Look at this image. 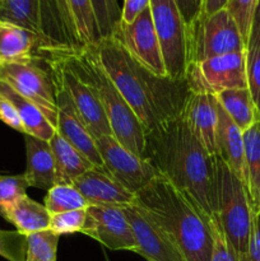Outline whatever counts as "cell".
Returning a JSON list of instances; mask_svg holds the SVG:
<instances>
[{"label": "cell", "mask_w": 260, "mask_h": 261, "mask_svg": "<svg viewBox=\"0 0 260 261\" xmlns=\"http://www.w3.org/2000/svg\"><path fill=\"white\" fill-rule=\"evenodd\" d=\"M51 214L46 206L38 204L28 195L23 196L7 217V221H9L17 231L24 236L48 229Z\"/></svg>", "instance_id": "d4e9b609"}, {"label": "cell", "mask_w": 260, "mask_h": 261, "mask_svg": "<svg viewBox=\"0 0 260 261\" xmlns=\"http://www.w3.org/2000/svg\"><path fill=\"white\" fill-rule=\"evenodd\" d=\"M209 226L213 237V251H212L211 261H240L231 242L224 234L218 219L214 216L211 217Z\"/></svg>", "instance_id": "e575fe53"}, {"label": "cell", "mask_w": 260, "mask_h": 261, "mask_svg": "<svg viewBox=\"0 0 260 261\" xmlns=\"http://www.w3.org/2000/svg\"><path fill=\"white\" fill-rule=\"evenodd\" d=\"M222 109L227 112L232 121L242 130L249 129L257 120H260L259 112L252 101L249 88L227 89L214 94Z\"/></svg>", "instance_id": "cb8c5ba5"}, {"label": "cell", "mask_w": 260, "mask_h": 261, "mask_svg": "<svg viewBox=\"0 0 260 261\" xmlns=\"http://www.w3.org/2000/svg\"><path fill=\"white\" fill-rule=\"evenodd\" d=\"M244 51L247 50L241 33L227 9L212 15L200 14L188 27L189 66L216 56Z\"/></svg>", "instance_id": "8992f818"}, {"label": "cell", "mask_w": 260, "mask_h": 261, "mask_svg": "<svg viewBox=\"0 0 260 261\" xmlns=\"http://www.w3.org/2000/svg\"><path fill=\"white\" fill-rule=\"evenodd\" d=\"M27 152V170L24 176L28 185L48 191L56 185L55 161L53 150L46 140L24 134Z\"/></svg>", "instance_id": "d6986e66"}, {"label": "cell", "mask_w": 260, "mask_h": 261, "mask_svg": "<svg viewBox=\"0 0 260 261\" xmlns=\"http://www.w3.org/2000/svg\"><path fill=\"white\" fill-rule=\"evenodd\" d=\"M183 116L204 149L209 154H216V97L204 92L190 91L184 106Z\"/></svg>", "instance_id": "e0dca14e"}, {"label": "cell", "mask_w": 260, "mask_h": 261, "mask_svg": "<svg viewBox=\"0 0 260 261\" xmlns=\"http://www.w3.org/2000/svg\"><path fill=\"white\" fill-rule=\"evenodd\" d=\"M125 217L134 232L138 251L148 261H185L177 247L152 221L132 205L122 206Z\"/></svg>", "instance_id": "9a60e30c"}, {"label": "cell", "mask_w": 260, "mask_h": 261, "mask_svg": "<svg viewBox=\"0 0 260 261\" xmlns=\"http://www.w3.org/2000/svg\"><path fill=\"white\" fill-rule=\"evenodd\" d=\"M217 127L216 154L231 168L232 172L246 188V166H245L244 132L232 121L227 112L216 99Z\"/></svg>", "instance_id": "ac0fdd59"}, {"label": "cell", "mask_w": 260, "mask_h": 261, "mask_svg": "<svg viewBox=\"0 0 260 261\" xmlns=\"http://www.w3.org/2000/svg\"><path fill=\"white\" fill-rule=\"evenodd\" d=\"M257 0H229L226 9L233 18L241 33L242 41L245 46H249L250 35H251L252 19H254L255 8H256Z\"/></svg>", "instance_id": "1f68e13d"}, {"label": "cell", "mask_w": 260, "mask_h": 261, "mask_svg": "<svg viewBox=\"0 0 260 261\" xmlns=\"http://www.w3.org/2000/svg\"><path fill=\"white\" fill-rule=\"evenodd\" d=\"M138 64L160 76H167L160 41L153 24L150 7L145 8L130 24L120 23L111 36Z\"/></svg>", "instance_id": "7c38bea8"}, {"label": "cell", "mask_w": 260, "mask_h": 261, "mask_svg": "<svg viewBox=\"0 0 260 261\" xmlns=\"http://www.w3.org/2000/svg\"><path fill=\"white\" fill-rule=\"evenodd\" d=\"M36 56H40L47 66L56 83L60 84L70 96L82 121L84 122L92 137L112 135L109 120L92 87L81 78L78 73L69 65L68 61L53 51L37 48Z\"/></svg>", "instance_id": "52a82bcc"}, {"label": "cell", "mask_w": 260, "mask_h": 261, "mask_svg": "<svg viewBox=\"0 0 260 261\" xmlns=\"http://www.w3.org/2000/svg\"><path fill=\"white\" fill-rule=\"evenodd\" d=\"M82 233L92 237L110 250H127L137 254L134 232L122 208L88 205Z\"/></svg>", "instance_id": "4fadbf2b"}, {"label": "cell", "mask_w": 260, "mask_h": 261, "mask_svg": "<svg viewBox=\"0 0 260 261\" xmlns=\"http://www.w3.org/2000/svg\"><path fill=\"white\" fill-rule=\"evenodd\" d=\"M247 88L260 116V48L250 46L246 51Z\"/></svg>", "instance_id": "d590c367"}, {"label": "cell", "mask_w": 260, "mask_h": 261, "mask_svg": "<svg viewBox=\"0 0 260 261\" xmlns=\"http://www.w3.org/2000/svg\"><path fill=\"white\" fill-rule=\"evenodd\" d=\"M41 46L37 35L12 23L0 22V64L25 63Z\"/></svg>", "instance_id": "ffe728a7"}, {"label": "cell", "mask_w": 260, "mask_h": 261, "mask_svg": "<svg viewBox=\"0 0 260 261\" xmlns=\"http://www.w3.org/2000/svg\"><path fill=\"white\" fill-rule=\"evenodd\" d=\"M246 190L254 214L260 212V120L244 132Z\"/></svg>", "instance_id": "603a6c76"}, {"label": "cell", "mask_w": 260, "mask_h": 261, "mask_svg": "<svg viewBox=\"0 0 260 261\" xmlns=\"http://www.w3.org/2000/svg\"><path fill=\"white\" fill-rule=\"evenodd\" d=\"M229 0H203L201 13L203 15H212L222 9H226Z\"/></svg>", "instance_id": "60d3db41"}, {"label": "cell", "mask_w": 260, "mask_h": 261, "mask_svg": "<svg viewBox=\"0 0 260 261\" xmlns=\"http://www.w3.org/2000/svg\"><path fill=\"white\" fill-rule=\"evenodd\" d=\"M55 82V81H54ZM56 88V106H58V125L56 132L69 144L78 149L89 162L96 167L105 170L103 162L97 149L94 138L82 121L75 106L73 105L68 92L55 82ZM106 171V170H105Z\"/></svg>", "instance_id": "5bb4252c"}, {"label": "cell", "mask_w": 260, "mask_h": 261, "mask_svg": "<svg viewBox=\"0 0 260 261\" xmlns=\"http://www.w3.org/2000/svg\"><path fill=\"white\" fill-rule=\"evenodd\" d=\"M25 261H56L60 236L51 229L27 234Z\"/></svg>", "instance_id": "f1b7e54d"}, {"label": "cell", "mask_w": 260, "mask_h": 261, "mask_svg": "<svg viewBox=\"0 0 260 261\" xmlns=\"http://www.w3.org/2000/svg\"><path fill=\"white\" fill-rule=\"evenodd\" d=\"M214 155L194 137L183 112L145 134L144 160L209 218L216 214Z\"/></svg>", "instance_id": "6da1fadb"}, {"label": "cell", "mask_w": 260, "mask_h": 261, "mask_svg": "<svg viewBox=\"0 0 260 261\" xmlns=\"http://www.w3.org/2000/svg\"><path fill=\"white\" fill-rule=\"evenodd\" d=\"M175 3L180 10L186 27H189L200 15L203 0H175Z\"/></svg>", "instance_id": "74e56055"}, {"label": "cell", "mask_w": 260, "mask_h": 261, "mask_svg": "<svg viewBox=\"0 0 260 261\" xmlns=\"http://www.w3.org/2000/svg\"><path fill=\"white\" fill-rule=\"evenodd\" d=\"M0 120L4 124H7L8 126L13 127L17 132L24 134V126H23L22 121H20V117L18 115L17 110L13 106L12 102L8 101L2 94H0Z\"/></svg>", "instance_id": "8d00e7d4"}, {"label": "cell", "mask_w": 260, "mask_h": 261, "mask_svg": "<svg viewBox=\"0 0 260 261\" xmlns=\"http://www.w3.org/2000/svg\"><path fill=\"white\" fill-rule=\"evenodd\" d=\"M260 30V0H257L256 3V8H255V13H254V19H252V27H251V37L252 35L257 32Z\"/></svg>", "instance_id": "b9f144b4"}, {"label": "cell", "mask_w": 260, "mask_h": 261, "mask_svg": "<svg viewBox=\"0 0 260 261\" xmlns=\"http://www.w3.org/2000/svg\"><path fill=\"white\" fill-rule=\"evenodd\" d=\"M71 185L82 194L88 205L122 208L135 201L134 194L111 177L107 171L98 167H92L75 178Z\"/></svg>", "instance_id": "2e32d148"}, {"label": "cell", "mask_w": 260, "mask_h": 261, "mask_svg": "<svg viewBox=\"0 0 260 261\" xmlns=\"http://www.w3.org/2000/svg\"><path fill=\"white\" fill-rule=\"evenodd\" d=\"M45 50L53 51L65 59L81 78L92 87L109 120L112 137L127 150L144 158V129L102 66L96 47L87 46L75 50Z\"/></svg>", "instance_id": "277c9868"}, {"label": "cell", "mask_w": 260, "mask_h": 261, "mask_svg": "<svg viewBox=\"0 0 260 261\" xmlns=\"http://www.w3.org/2000/svg\"><path fill=\"white\" fill-rule=\"evenodd\" d=\"M250 46H256V47L260 48V30L250 37L249 46H247V47H250Z\"/></svg>", "instance_id": "7bdbcfd3"}, {"label": "cell", "mask_w": 260, "mask_h": 261, "mask_svg": "<svg viewBox=\"0 0 260 261\" xmlns=\"http://www.w3.org/2000/svg\"><path fill=\"white\" fill-rule=\"evenodd\" d=\"M102 66L145 134L183 112L190 89L188 82L150 73L138 64L114 37L102 38L94 45Z\"/></svg>", "instance_id": "7a4b0ae2"}, {"label": "cell", "mask_w": 260, "mask_h": 261, "mask_svg": "<svg viewBox=\"0 0 260 261\" xmlns=\"http://www.w3.org/2000/svg\"><path fill=\"white\" fill-rule=\"evenodd\" d=\"M30 188L24 173L17 176L0 175V216L7 219L15 204L20 200Z\"/></svg>", "instance_id": "f546056e"}, {"label": "cell", "mask_w": 260, "mask_h": 261, "mask_svg": "<svg viewBox=\"0 0 260 261\" xmlns=\"http://www.w3.org/2000/svg\"><path fill=\"white\" fill-rule=\"evenodd\" d=\"M185 79L191 92L213 96L227 89L247 88L246 51L216 56L190 65Z\"/></svg>", "instance_id": "30bf717a"}, {"label": "cell", "mask_w": 260, "mask_h": 261, "mask_svg": "<svg viewBox=\"0 0 260 261\" xmlns=\"http://www.w3.org/2000/svg\"><path fill=\"white\" fill-rule=\"evenodd\" d=\"M101 38H109L121 23V9L117 0H91Z\"/></svg>", "instance_id": "4dcf8cb0"}, {"label": "cell", "mask_w": 260, "mask_h": 261, "mask_svg": "<svg viewBox=\"0 0 260 261\" xmlns=\"http://www.w3.org/2000/svg\"><path fill=\"white\" fill-rule=\"evenodd\" d=\"M27 237L18 231L0 229V256L8 261H25Z\"/></svg>", "instance_id": "836d02e7"}, {"label": "cell", "mask_w": 260, "mask_h": 261, "mask_svg": "<svg viewBox=\"0 0 260 261\" xmlns=\"http://www.w3.org/2000/svg\"><path fill=\"white\" fill-rule=\"evenodd\" d=\"M259 214H260V212H259Z\"/></svg>", "instance_id": "ee69618b"}, {"label": "cell", "mask_w": 260, "mask_h": 261, "mask_svg": "<svg viewBox=\"0 0 260 261\" xmlns=\"http://www.w3.org/2000/svg\"><path fill=\"white\" fill-rule=\"evenodd\" d=\"M216 163V217L240 261H247L252 212L249 194L231 168L214 155Z\"/></svg>", "instance_id": "5b68a950"}, {"label": "cell", "mask_w": 260, "mask_h": 261, "mask_svg": "<svg viewBox=\"0 0 260 261\" xmlns=\"http://www.w3.org/2000/svg\"><path fill=\"white\" fill-rule=\"evenodd\" d=\"M86 209H76V211L51 214L48 229L55 232L59 236H61V234L78 233V232L82 233L87 218Z\"/></svg>", "instance_id": "d6a6232c"}, {"label": "cell", "mask_w": 260, "mask_h": 261, "mask_svg": "<svg viewBox=\"0 0 260 261\" xmlns=\"http://www.w3.org/2000/svg\"><path fill=\"white\" fill-rule=\"evenodd\" d=\"M55 161L56 185H71L75 178L96 166L58 134L48 140Z\"/></svg>", "instance_id": "44dd1931"}, {"label": "cell", "mask_w": 260, "mask_h": 261, "mask_svg": "<svg viewBox=\"0 0 260 261\" xmlns=\"http://www.w3.org/2000/svg\"><path fill=\"white\" fill-rule=\"evenodd\" d=\"M247 261H260V214L252 217L251 234H250Z\"/></svg>", "instance_id": "ab89813d"}, {"label": "cell", "mask_w": 260, "mask_h": 261, "mask_svg": "<svg viewBox=\"0 0 260 261\" xmlns=\"http://www.w3.org/2000/svg\"><path fill=\"white\" fill-rule=\"evenodd\" d=\"M150 0H124V5L121 8V23L130 24L134 22L135 18L149 7Z\"/></svg>", "instance_id": "f35d334b"}, {"label": "cell", "mask_w": 260, "mask_h": 261, "mask_svg": "<svg viewBox=\"0 0 260 261\" xmlns=\"http://www.w3.org/2000/svg\"><path fill=\"white\" fill-rule=\"evenodd\" d=\"M0 22L19 25L40 38V0H0Z\"/></svg>", "instance_id": "484cf974"}, {"label": "cell", "mask_w": 260, "mask_h": 261, "mask_svg": "<svg viewBox=\"0 0 260 261\" xmlns=\"http://www.w3.org/2000/svg\"><path fill=\"white\" fill-rule=\"evenodd\" d=\"M35 56L25 63L0 64V79L40 109L51 125H58L56 88L51 71L40 66Z\"/></svg>", "instance_id": "9c48e42d"}, {"label": "cell", "mask_w": 260, "mask_h": 261, "mask_svg": "<svg viewBox=\"0 0 260 261\" xmlns=\"http://www.w3.org/2000/svg\"><path fill=\"white\" fill-rule=\"evenodd\" d=\"M43 205L46 206L48 213L56 214L76 209H86L88 203L73 185H55L46 194Z\"/></svg>", "instance_id": "83f0119b"}, {"label": "cell", "mask_w": 260, "mask_h": 261, "mask_svg": "<svg viewBox=\"0 0 260 261\" xmlns=\"http://www.w3.org/2000/svg\"><path fill=\"white\" fill-rule=\"evenodd\" d=\"M149 7L166 74L175 82L186 81L189 66L188 27L180 10L175 0H150Z\"/></svg>", "instance_id": "ba28073f"}, {"label": "cell", "mask_w": 260, "mask_h": 261, "mask_svg": "<svg viewBox=\"0 0 260 261\" xmlns=\"http://www.w3.org/2000/svg\"><path fill=\"white\" fill-rule=\"evenodd\" d=\"M94 142L105 170L134 195L158 176L157 171L147 160L122 147L112 135H102L96 138Z\"/></svg>", "instance_id": "8fae6325"}, {"label": "cell", "mask_w": 260, "mask_h": 261, "mask_svg": "<svg viewBox=\"0 0 260 261\" xmlns=\"http://www.w3.org/2000/svg\"><path fill=\"white\" fill-rule=\"evenodd\" d=\"M82 47L94 46L102 40L91 0H66Z\"/></svg>", "instance_id": "4316f807"}, {"label": "cell", "mask_w": 260, "mask_h": 261, "mask_svg": "<svg viewBox=\"0 0 260 261\" xmlns=\"http://www.w3.org/2000/svg\"><path fill=\"white\" fill-rule=\"evenodd\" d=\"M0 94L12 102L13 106L15 107L20 121L24 126V134L40 138L46 142H48L54 137L56 129L48 122L40 109L27 98L20 96L17 91H14L9 84L5 83L2 79H0Z\"/></svg>", "instance_id": "7402d4cb"}, {"label": "cell", "mask_w": 260, "mask_h": 261, "mask_svg": "<svg viewBox=\"0 0 260 261\" xmlns=\"http://www.w3.org/2000/svg\"><path fill=\"white\" fill-rule=\"evenodd\" d=\"M134 205L171 240L185 261H211V218L170 181L158 175L135 194Z\"/></svg>", "instance_id": "3957f363"}]
</instances>
